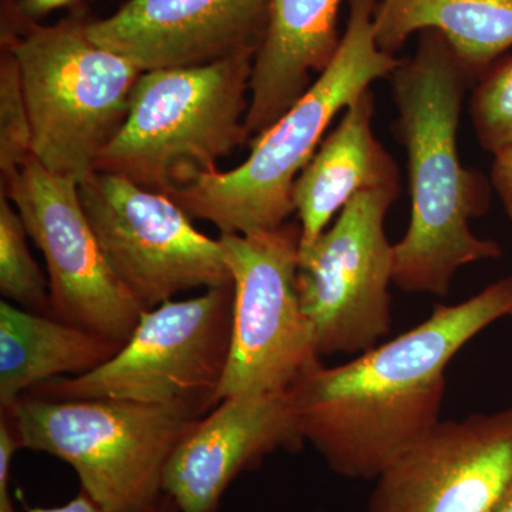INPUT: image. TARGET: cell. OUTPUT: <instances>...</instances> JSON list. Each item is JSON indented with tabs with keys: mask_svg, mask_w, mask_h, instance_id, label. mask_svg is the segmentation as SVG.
Segmentation results:
<instances>
[{
	"mask_svg": "<svg viewBox=\"0 0 512 512\" xmlns=\"http://www.w3.org/2000/svg\"><path fill=\"white\" fill-rule=\"evenodd\" d=\"M372 87L342 111L338 126L323 138L293 185L301 247L313 244L360 192L400 188V171L373 128Z\"/></svg>",
	"mask_w": 512,
	"mask_h": 512,
	"instance_id": "16",
	"label": "cell"
},
{
	"mask_svg": "<svg viewBox=\"0 0 512 512\" xmlns=\"http://www.w3.org/2000/svg\"><path fill=\"white\" fill-rule=\"evenodd\" d=\"M2 192L45 258L50 315L124 345L144 309L101 251L84 214L79 184L50 173L32 156L2 184Z\"/></svg>",
	"mask_w": 512,
	"mask_h": 512,
	"instance_id": "11",
	"label": "cell"
},
{
	"mask_svg": "<svg viewBox=\"0 0 512 512\" xmlns=\"http://www.w3.org/2000/svg\"><path fill=\"white\" fill-rule=\"evenodd\" d=\"M89 20L29 23L8 46L19 64L33 157L50 173L82 183L126 120L140 70L87 35Z\"/></svg>",
	"mask_w": 512,
	"mask_h": 512,
	"instance_id": "5",
	"label": "cell"
},
{
	"mask_svg": "<svg viewBox=\"0 0 512 512\" xmlns=\"http://www.w3.org/2000/svg\"><path fill=\"white\" fill-rule=\"evenodd\" d=\"M343 0H271L249 83L247 127L259 136L274 126L312 86L340 43Z\"/></svg>",
	"mask_w": 512,
	"mask_h": 512,
	"instance_id": "15",
	"label": "cell"
},
{
	"mask_svg": "<svg viewBox=\"0 0 512 512\" xmlns=\"http://www.w3.org/2000/svg\"><path fill=\"white\" fill-rule=\"evenodd\" d=\"M303 444L289 390L222 400L175 448L163 493L180 512H215L239 474L275 451H298Z\"/></svg>",
	"mask_w": 512,
	"mask_h": 512,
	"instance_id": "14",
	"label": "cell"
},
{
	"mask_svg": "<svg viewBox=\"0 0 512 512\" xmlns=\"http://www.w3.org/2000/svg\"><path fill=\"white\" fill-rule=\"evenodd\" d=\"M373 25L377 46L394 56L410 37L440 32L476 84L511 50L512 0H375Z\"/></svg>",
	"mask_w": 512,
	"mask_h": 512,
	"instance_id": "18",
	"label": "cell"
},
{
	"mask_svg": "<svg viewBox=\"0 0 512 512\" xmlns=\"http://www.w3.org/2000/svg\"><path fill=\"white\" fill-rule=\"evenodd\" d=\"M470 120L483 150L512 146V53L498 59L474 84Z\"/></svg>",
	"mask_w": 512,
	"mask_h": 512,
	"instance_id": "20",
	"label": "cell"
},
{
	"mask_svg": "<svg viewBox=\"0 0 512 512\" xmlns=\"http://www.w3.org/2000/svg\"><path fill=\"white\" fill-rule=\"evenodd\" d=\"M375 481L369 512H493L512 481V406L440 420Z\"/></svg>",
	"mask_w": 512,
	"mask_h": 512,
	"instance_id": "12",
	"label": "cell"
},
{
	"mask_svg": "<svg viewBox=\"0 0 512 512\" xmlns=\"http://www.w3.org/2000/svg\"><path fill=\"white\" fill-rule=\"evenodd\" d=\"M417 37L413 55L389 77L412 198L409 228L394 244L393 284L444 298L458 269L500 258L503 248L470 227L490 208L493 188L458 156L461 109L474 84L440 32Z\"/></svg>",
	"mask_w": 512,
	"mask_h": 512,
	"instance_id": "2",
	"label": "cell"
},
{
	"mask_svg": "<svg viewBox=\"0 0 512 512\" xmlns=\"http://www.w3.org/2000/svg\"><path fill=\"white\" fill-rule=\"evenodd\" d=\"M493 512H512V481L504 494L501 495L500 501L495 505Z\"/></svg>",
	"mask_w": 512,
	"mask_h": 512,
	"instance_id": "27",
	"label": "cell"
},
{
	"mask_svg": "<svg viewBox=\"0 0 512 512\" xmlns=\"http://www.w3.org/2000/svg\"><path fill=\"white\" fill-rule=\"evenodd\" d=\"M79 194L110 268L144 311L177 293L232 284L220 239L198 231L168 195L101 171Z\"/></svg>",
	"mask_w": 512,
	"mask_h": 512,
	"instance_id": "10",
	"label": "cell"
},
{
	"mask_svg": "<svg viewBox=\"0 0 512 512\" xmlns=\"http://www.w3.org/2000/svg\"><path fill=\"white\" fill-rule=\"evenodd\" d=\"M0 59V173L2 184L18 173L32 154L33 133L19 64L8 46Z\"/></svg>",
	"mask_w": 512,
	"mask_h": 512,
	"instance_id": "21",
	"label": "cell"
},
{
	"mask_svg": "<svg viewBox=\"0 0 512 512\" xmlns=\"http://www.w3.org/2000/svg\"><path fill=\"white\" fill-rule=\"evenodd\" d=\"M373 12L375 0H349L338 50L302 99L254 138L244 163L202 175L171 200L221 234H255L288 222L296 178L332 121L377 80L389 79L402 60L377 46Z\"/></svg>",
	"mask_w": 512,
	"mask_h": 512,
	"instance_id": "3",
	"label": "cell"
},
{
	"mask_svg": "<svg viewBox=\"0 0 512 512\" xmlns=\"http://www.w3.org/2000/svg\"><path fill=\"white\" fill-rule=\"evenodd\" d=\"M301 237L299 222L289 221L255 234H221L235 293L221 402L288 392L320 363L296 288Z\"/></svg>",
	"mask_w": 512,
	"mask_h": 512,
	"instance_id": "8",
	"label": "cell"
},
{
	"mask_svg": "<svg viewBox=\"0 0 512 512\" xmlns=\"http://www.w3.org/2000/svg\"><path fill=\"white\" fill-rule=\"evenodd\" d=\"M25 222L12 201L0 194V292L26 311L50 315L49 279L28 245Z\"/></svg>",
	"mask_w": 512,
	"mask_h": 512,
	"instance_id": "19",
	"label": "cell"
},
{
	"mask_svg": "<svg viewBox=\"0 0 512 512\" xmlns=\"http://www.w3.org/2000/svg\"><path fill=\"white\" fill-rule=\"evenodd\" d=\"M121 343L53 316L0 302V409L12 410L47 380L82 376L109 362ZM66 377V376H64Z\"/></svg>",
	"mask_w": 512,
	"mask_h": 512,
	"instance_id": "17",
	"label": "cell"
},
{
	"mask_svg": "<svg viewBox=\"0 0 512 512\" xmlns=\"http://www.w3.org/2000/svg\"><path fill=\"white\" fill-rule=\"evenodd\" d=\"M23 448L60 458L107 512H144L163 494L168 460L200 420L175 407L25 394L12 410ZM202 419V417H201Z\"/></svg>",
	"mask_w": 512,
	"mask_h": 512,
	"instance_id": "6",
	"label": "cell"
},
{
	"mask_svg": "<svg viewBox=\"0 0 512 512\" xmlns=\"http://www.w3.org/2000/svg\"><path fill=\"white\" fill-rule=\"evenodd\" d=\"M0 512H18L10 497V467L16 451L23 448L12 413L0 412Z\"/></svg>",
	"mask_w": 512,
	"mask_h": 512,
	"instance_id": "22",
	"label": "cell"
},
{
	"mask_svg": "<svg viewBox=\"0 0 512 512\" xmlns=\"http://www.w3.org/2000/svg\"><path fill=\"white\" fill-rule=\"evenodd\" d=\"M399 194L360 192L313 244L299 248L296 288L319 357L360 355L389 333L394 244L386 217Z\"/></svg>",
	"mask_w": 512,
	"mask_h": 512,
	"instance_id": "9",
	"label": "cell"
},
{
	"mask_svg": "<svg viewBox=\"0 0 512 512\" xmlns=\"http://www.w3.org/2000/svg\"><path fill=\"white\" fill-rule=\"evenodd\" d=\"M256 52L138 77L119 133L96 170L148 191H174L218 171V161L251 136L249 83Z\"/></svg>",
	"mask_w": 512,
	"mask_h": 512,
	"instance_id": "4",
	"label": "cell"
},
{
	"mask_svg": "<svg viewBox=\"0 0 512 512\" xmlns=\"http://www.w3.org/2000/svg\"><path fill=\"white\" fill-rule=\"evenodd\" d=\"M234 298V284H228L147 309L109 362L86 375L47 380L28 394L175 407L201 419L221 403Z\"/></svg>",
	"mask_w": 512,
	"mask_h": 512,
	"instance_id": "7",
	"label": "cell"
},
{
	"mask_svg": "<svg viewBox=\"0 0 512 512\" xmlns=\"http://www.w3.org/2000/svg\"><path fill=\"white\" fill-rule=\"evenodd\" d=\"M28 512H107L103 507H100L96 501L90 497L86 491H80L76 498H73L69 503L62 505V507L53 508H28Z\"/></svg>",
	"mask_w": 512,
	"mask_h": 512,
	"instance_id": "25",
	"label": "cell"
},
{
	"mask_svg": "<svg viewBox=\"0 0 512 512\" xmlns=\"http://www.w3.org/2000/svg\"><path fill=\"white\" fill-rule=\"evenodd\" d=\"M504 318H512V275L437 306L416 328L348 363L313 366L289 389L303 441L340 476L376 480L439 423L451 359Z\"/></svg>",
	"mask_w": 512,
	"mask_h": 512,
	"instance_id": "1",
	"label": "cell"
},
{
	"mask_svg": "<svg viewBox=\"0 0 512 512\" xmlns=\"http://www.w3.org/2000/svg\"><path fill=\"white\" fill-rule=\"evenodd\" d=\"M144 512H180L178 505L168 494H161Z\"/></svg>",
	"mask_w": 512,
	"mask_h": 512,
	"instance_id": "26",
	"label": "cell"
},
{
	"mask_svg": "<svg viewBox=\"0 0 512 512\" xmlns=\"http://www.w3.org/2000/svg\"><path fill=\"white\" fill-rule=\"evenodd\" d=\"M271 0H128L89 20L90 40L141 73L183 69L258 50Z\"/></svg>",
	"mask_w": 512,
	"mask_h": 512,
	"instance_id": "13",
	"label": "cell"
},
{
	"mask_svg": "<svg viewBox=\"0 0 512 512\" xmlns=\"http://www.w3.org/2000/svg\"><path fill=\"white\" fill-rule=\"evenodd\" d=\"M490 183L503 202L505 214L512 221V146L493 154Z\"/></svg>",
	"mask_w": 512,
	"mask_h": 512,
	"instance_id": "24",
	"label": "cell"
},
{
	"mask_svg": "<svg viewBox=\"0 0 512 512\" xmlns=\"http://www.w3.org/2000/svg\"><path fill=\"white\" fill-rule=\"evenodd\" d=\"M74 2L76 0H20L15 16L8 25L2 26V43L19 35L29 23H35V19L40 16H45L56 9L66 8Z\"/></svg>",
	"mask_w": 512,
	"mask_h": 512,
	"instance_id": "23",
	"label": "cell"
}]
</instances>
